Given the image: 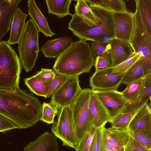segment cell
I'll use <instances>...</instances> for the list:
<instances>
[{"label": "cell", "instance_id": "20", "mask_svg": "<svg viewBox=\"0 0 151 151\" xmlns=\"http://www.w3.org/2000/svg\"><path fill=\"white\" fill-rule=\"evenodd\" d=\"M28 14L39 32L47 37H52L55 33L49 27L47 19L44 17L34 0L27 1Z\"/></svg>", "mask_w": 151, "mask_h": 151}, {"label": "cell", "instance_id": "29", "mask_svg": "<svg viewBox=\"0 0 151 151\" xmlns=\"http://www.w3.org/2000/svg\"><path fill=\"white\" fill-rule=\"evenodd\" d=\"M137 111L128 113L120 112L111 119L109 122L111 124V127L112 128L128 130L129 125Z\"/></svg>", "mask_w": 151, "mask_h": 151}, {"label": "cell", "instance_id": "30", "mask_svg": "<svg viewBox=\"0 0 151 151\" xmlns=\"http://www.w3.org/2000/svg\"><path fill=\"white\" fill-rule=\"evenodd\" d=\"M142 58L138 53L133 52L126 60L116 66L112 67V73L123 75L136 62Z\"/></svg>", "mask_w": 151, "mask_h": 151}, {"label": "cell", "instance_id": "12", "mask_svg": "<svg viewBox=\"0 0 151 151\" xmlns=\"http://www.w3.org/2000/svg\"><path fill=\"white\" fill-rule=\"evenodd\" d=\"M102 129L103 151H124L129 138L128 130L105 127Z\"/></svg>", "mask_w": 151, "mask_h": 151}, {"label": "cell", "instance_id": "32", "mask_svg": "<svg viewBox=\"0 0 151 151\" xmlns=\"http://www.w3.org/2000/svg\"><path fill=\"white\" fill-rule=\"evenodd\" d=\"M75 5V13L83 20L89 18L93 14L91 9L84 0H76Z\"/></svg>", "mask_w": 151, "mask_h": 151}, {"label": "cell", "instance_id": "10", "mask_svg": "<svg viewBox=\"0 0 151 151\" xmlns=\"http://www.w3.org/2000/svg\"><path fill=\"white\" fill-rule=\"evenodd\" d=\"M92 90L106 108L110 119L121 112L129 102L122 92L117 90Z\"/></svg>", "mask_w": 151, "mask_h": 151}, {"label": "cell", "instance_id": "6", "mask_svg": "<svg viewBox=\"0 0 151 151\" xmlns=\"http://www.w3.org/2000/svg\"><path fill=\"white\" fill-rule=\"evenodd\" d=\"M91 89H82L70 106L75 132L78 141L93 127L89 108Z\"/></svg>", "mask_w": 151, "mask_h": 151}, {"label": "cell", "instance_id": "28", "mask_svg": "<svg viewBox=\"0 0 151 151\" xmlns=\"http://www.w3.org/2000/svg\"><path fill=\"white\" fill-rule=\"evenodd\" d=\"M145 82L144 78L127 84L126 88L122 92L124 98L129 102L134 100L143 90L145 86Z\"/></svg>", "mask_w": 151, "mask_h": 151}, {"label": "cell", "instance_id": "5", "mask_svg": "<svg viewBox=\"0 0 151 151\" xmlns=\"http://www.w3.org/2000/svg\"><path fill=\"white\" fill-rule=\"evenodd\" d=\"M39 32L30 19L26 23L18 42L19 59L27 73L32 70L37 58L39 51Z\"/></svg>", "mask_w": 151, "mask_h": 151}, {"label": "cell", "instance_id": "24", "mask_svg": "<svg viewBox=\"0 0 151 151\" xmlns=\"http://www.w3.org/2000/svg\"><path fill=\"white\" fill-rule=\"evenodd\" d=\"M147 74L145 63L142 58L136 62L123 75L121 84H127L144 78Z\"/></svg>", "mask_w": 151, "mask_h": 151}, {"label": "cell", "instance_id": "38", "mask_svg": "<svg viewBox=\"0 0 151 151\" xmlns=\"http://www.w3.org/2000/svg\"><path fill=\"white\" fill-rule=\"evenodd\" d=\"M17 128V126L9 119L0 114V132Z\"/></svg>", "mask_w": 151, "mask_h": 151}, {"label": "cell", "instance_id": "35", "mask_svg": "<svg viewBox=\"0 0 151 151\" xmlns=\"http://www.w3.org/2000/svg\"><path fill=\"white\" fill-rule=\"evenodd\" d=\"M96 129L93 127L83 136L80 141L76 151H88Z\"/></svg>", "mask_w": 151, "mask_h": 151}, {"label": "cell", "instance_id": "19", "mask_svg": "<svg viewBox=\"0 0 151 151\" xmlns=\"http://www.w3.org/2000/svg\"><path fill=\"white\" fill-rule=\"evenodd\" d=\"M73 42V39L64 36L47 41L41 48L44 56L48 58H57Z\"/></svg>", "mask_w": 151, "mask_h": 151}, {"label": "cell", "instance_id": "13", "mask_svg": "<svg viewBox=\"0 0 151 151\" xmlns=\"http://www.w3.org/2000/svg\"><path fill=\"white\" fill-rule=\"evenodd\" d=\"M122 76L112 73L111 67L96 70L90 78V85L92 90H116Z\"/></svg>", "mask_w": 151, "mask_h": 151}, {"label": "cell", "instance_id": "40", "mask_svg": "<svg viewBox=\"0 0 151 151\" xmlns=\"http://www.w3.org/2000/svg\"><path fill=\"white\" fill-rule=\"evenodd\" d=\"M111 61L104 57L98 56L95 59L94 66L96 70H97L111 67Z\"/></svg>", "mask_w": 151, "mask_h": 151}, {"label": "cell", "instance_id": "17", "mask_svg": "<svg viewBox=\"0 0 151 151\" xmlns=\"http://www.w3.org/2000/svg\"><path fill=\"white\" fill-rule=\"evenodd\" d=\"M129 130L142 131L151 137V111L147 103L137 112L128 127Z\"/></svg>", "mask_w": 151, "mask_h": 151}, {"label": "cell", "instance_id": "4", "mask_svg": "<svg viewBox=\"0 0 151 151\" xmlns=\"http://www.w3.org/2000/svg\"><path fill=\"white\" fill-rule=\"evenodd\" d=\"M22 69L17 54L7 41L0 42V88L16 89L19 88Z\"/></svg>", "mask_w": 151, "mask_h": 151}, {"label": "cell", "instance_id": "23", "mask_svg": "<svg viewBox=\"0 0 151 151\" xmlns=\"http://www.w3.org/2000/svg\"><path fill=\"white\" fill-rule=\"evenodd\" d=\"M52 80L42 79L35 75L24 79V82L32 93L46 99Z\"/></svg>", "mask_w": 151, "mask_h": 151}, {"label": "cell", "instance_id": "16", "mask_svg": "<svg viewBox=\"0 0 151 151\" xmlns=\"http://www.w3.org/2000/svg\"><path fill=\"white\" fill-rule=\"evenodd\" d=\"M89 108L93 126L96 129L104 127L110 119V116L106 108L92 89Z\"/></svg>", "mask_w": 151, "mask_h": 151}, {"label": "cell", "instance_id": "31", "mask_svg": "<svg viewBox=\"0 0 151 151\" xmlns=\"http://www.w3.org/2000/svg\"><path fill=\"white\" fill-rule=\"evenodd\" d=\"M58 110V108L53 104L50 103L44 102L42 104V114L40 120L47 124H52Z\"/></svg>", "mask_w": 151, "mask_h": 151}, {"label": "cell", "instance_id": "14", "mask_svg": "<svg viewBox=\"0 0 151 151\" xmlns=\"http://www.w3.org/2000/svg\"><path fill=\"white\" fill-rule=\"evenodd\" d=\"M111 57V67H115L127 59L133 52L129 42L114 38L106 42Z\"/></svg>", "mask_w": 151, "mask_h": 151}, {"label": "cell", "instance_id": "15", "mask_svg": "<svg viewBox=\"0 0 151 151\" xmlns=\"http://www.w3.org/2000/svg\"><path fill=\"white\" fill-rule=\"evenodd\" d=\"M21 0H0V42L11 28L14 14Z\"/></svg>", "mask_w": 151, "mask_h": 151}, {"label": "cell", "instance_id": "7", "mask_svg": "<svg viewBox=\"0 0 151 151\" xmlns=\"http://www.w3.org/2000/svg\"><path fill=\"white\" fill-rule=\"evenodd\" d=\"M134 15V28L129 43L133 51L142 57L147 74H151V35L145 27L137 8Z\"/></svg>", "mask_w": 151, "mask_h": 151}, {"label": "cell", "instance_id": "1", "mask_svg": "<svg viewBox=\"0 0 151 151\" xmlns=\"http://www.w3.org/2000/svg\"><path fill=\"white\" fill-rule=\"evenodd\" d=\"M42 108L39 99L26 90L0 88V114L13 122L18 129L37 124L41 116Z\"/></svg>", "mask_w": 151, "mask_h": 151}, {"label": "cell", "instance_id": "37", "mask_svg": "<svg viewBox=\"0 0 151 151\" xmlns=\"http://www.w3.org/2000/svg\"><path fill=\"white\" fill-rule=\"evenodd\" d=\"M128 142L124 151H150L142 146L129 134Z\"/></svg>", "mask_w": 151, "mask_h": 151}, {"label": "cell", "instance_id": "41", "mask_svg": "<svg viewBox=\"0 0 151 151\" xmlns=\"http://www.w3.org/2000/svg\"><path fill=\"white\" fill-rule=\"evenodd\" d=\"M65 78L64 75L58 74L52 80L49 89L47 98H49L55 90L63 82Z\"/></svg>", "mask_w": 151, "mask_h": 151}, {"label": "cell", "instance_id": "36", "mask_svg": "<svg viewBox=\"0 0 151 151\" xmlns=\"http://www.w3.org/2000/svg\"><path fill=\"white\" fill-rule=\"evenodd\" d=\"M102 128L96 129L88 151H103Z\"/></svg>", "mask_w": 151, "mask_h": 151}, {"label": "cell", "instance_id": "39", "mask_svg": "<svg viewBox=\"0 0 151 151\" xmlns=\"http://www.w3.org/2000/svg\"><path fill=\"white\" fill-rule=\"evenodd\" d=\"M35 75L42 79L52 80L56 76L57 73L52 69L42 68Z\"/></svg>", "mask_w": 151, "mask_h": 151}, {"label": "cell", "instance_id": "11", "mask_svg": "<svg viewBox=\"0 0 151 151\" xmlns=\"http://www.w3.org/2000/svg\"><path fill=\"white\" fill-rule=\"evenodd\" d=\"M115 38L129 42L134 28V13L127 10L122 12H112Z\"/></svg>", "mask_w": 151, "mask_h": 151}, {"label": "cell", "instance_id": "21", "mask_svg": "<svg viewBox=\"0 0 151 151\" xmlns=\"http://www.w3.org/2000/svg\"><path fill=\"white\" fill-rule=\"evenodd\" d=\"M28 15L22 12L20 7L17 8L16 9L12 22L10 37L7 41L9 45L18 44Z\"/></svg>", "mask_w": 151, "mask_h": 151}, {"label": "cell", "instance_id": "3", "mask_svg": "<svg viewBox=\"0 0 151 151\" xmlns=\"http://www.w3.org/2000/svg\"><path fill=\"white\" fill-rule=\"evenodd\" d=\"M95 59L89 43L82 40L76 41L57 58L53 70L57 74L65 76H79L90 72Z\"/></svg>", "mask_w": 151, "mask_h": 151}, {"label": "cell", "instance_id": "42", "mask_svg": "<svg viewBox=\"0 0 151 151\" xmlns=\"http://www.w3.org/2000/svg\"><path fill=\"white\" fill-rule=\"evenodd\" d=\"M150 151H151V150Z\"/></svg>", "mask_w": 151, "mask_h": 151}, {"label": "cell", "instance_id": "27", "mask_svg": "<svg viewBox=\"0 0 151 151\" xmlns=\"http://www.w3.org/2000/svg\"><path fill=\"white\" fill-rule=\"evenodd\" d=\"M89 4L99 6L112 12H122L127 10L126 3L122 0H85Z\"/></svg>", "mask_w": 151, "mask_h": 151}, {"label": "cell", "instance_id": "26", "mask_svg": "<svg viewBox=\"0 0 151 151\" xmlns=\"http://www.w3.org/2000/svg\"><path fill=\"white\" fill-rule=\"evenodd\" d=\"M136 8L139 11L143 24L151 35V0H135Z\"/></svg>", "mask_w": 151, "mask_h": 151}, {"label": "cell", "instance_id": "9", "mask_svg": "<svg viewBox=\"0 0 151 151\" xmlns=\"http://www.w3.org/2000/svg\"><path fill=\"white\" fill-rule=\"evenodd\" d=\"M79 76H65L63 82L52 94L50 103L58 109L70 106L82 90Z\"/></svg>", "mask_w": 151, "mask_h": 151}, {"label": "cell", "instance_id": "8", "mask_svg": "<svg viewBox=\"0 0 151 151\" xmlns=\"http://www.w3.org/2000/svg\"><path fill=\"white\" fill-rule=\"evenodd\" d=\"M57 115V120L52 124L51 131L62 141L63 146L76 150L79 142L74 129L70 106L59 109Z\"/></svg>", "mask_w": 151, "mask_h": 151}, {"label": "cell", "instance_id": "22", "mask_svg": "<svg viewBox=\"0 0 151 151\" xmlns=\"http://www.w3.org/2000/svg\"><path fill=\"white\" fill-rule=\"evenodd\" d=\"M144 88L139 96L133 101L128 102L121 112L128 113L137 111L150 99L151 96V74L145 78Z\"/></svg>", "mask_w": 151, "mask_h": 151}, {"label": "cell", "instance_id": "34", "mask_svg": "<svg viewBox=\"0 0 151 151\" xmlns=\"http://www.w3.org/2000/svg\"><path fill=\"white\" fill-rule=\"evenodd\" d=\"M91 47L92 53L95 57L98 56H101L111 61V57L107 48L106 42L92 41Z\"/></svg>", "mask_w": 151, "mask_h": 151}, {"label": "cell", "instance_id": "2", "mask_svg": "<svg viewBox=\"0 0 151 151\" xmlns=\"http://www.w3.org/2000/svg\"><path fill=\"white\" fill-rule=\"evenodd\" d=\"M93 13L83 20L75 13L72 14L68 29L80 40L106 42L115 38L112 12L99 6L89 4Z\"/></svg>", "mask_w": 151, "mask_h": 151}, {"label": "cell", "instance_id": "25", "mask_svg": "<svg viewBox=\"0 0 151 151\" xmlns=\"http://www.w3.org/2000/svg\"><path fill=\"white\" fill-rule=\"evenodd\" d=\"M49 14L56 15L59 18L68 15H72L69 11L71 0H46Z\"/></svg>", "mask_w": 151, "mask_h": 151}, {"label": "cell", "instance_id": "18", "mask_svg": "<svg viewBox=\"0 0 151 151\" xmlns=\"http://www.w3.org/2000/svg\"><path fill=\"white\" fill-rule=\"evenodd\" d=\"M57 138L49 132L40 135L35 140L30 142L24 151H58Z\"/></svg>", "mask_w": 151, "mask_h": 151}, {"label": "cell", "instance_id": "33", "mask_svg": "<svg viewBox=\"0 0 151 151\" xmlns=\"http://www.w3.org/2000/svg\"><path fill=\"white\" fill-rule=\"evenodd\" d=\"M129 134L145 148L151 150V137L144 132L128 130Z\"/></svg>", "mask_w": 151, "mask_h": 151}]
</instances>
